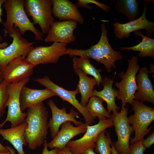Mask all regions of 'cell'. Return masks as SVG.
I'll return each instance as SVG.
<instances>
[{
	"label": "cell",
	"instance_id": "1",
	"mask_svg": "<svg viewBox=\"0 0 154 154\" xmlns=\"http://www.w3.org/2000/svg\"><path fill=\"white\" fill-rule=\"evenodd\" d=\"M101 36L96 44L86 49L67 48L64 54L72 57L84 56L94 59L103 64L107 72L110 73L112 68H116L115 62L122 59L123 56L120 52L115 50L110 46L108 37V31L104 23L101 24Z\"/></svg>",
	"mask_w": 154,
	"mask_h": 154
},
{
	"label": "cell",
	"instance_id": "2",
	"mask_svg": "<svg viewBox=\"0 0 154 154\" xmlns=\"http://www.w3.org/2000/svg\"><path fill=\"white\" fill-rule=\"evenodd\" d=\"M24 133L29 149L34 150L44 144L48 133V111L43 102L27 109Z\"/></svg>",
	"mask_w": 154,
	"mask_h": 154
},
{
	"label": "cell",
	"instance_id": "3",
	"mask_svg": "<svg viewBox=\"0 0 154 154\" xmlns=\"http://www.w3.org/2000/svg\"><path fill=\"white\" fill-rule=\"evenodd\" d=\"M25 2L24 0H5L2 5L7 14L6 22L2 23L4 27V37L12 33L14 28H17L22 35L30 31L34 34L35 40L42 41L43 34L29 18L25 9Z\"/></svg>",
	"mask_w": 154,
	"mask_h": 154
},
{
	"label": "cell",
	"instance_id": "4",
	"mask_svg": "<svg viewBox=\"0 0 154 154\" xmlns=\"http://www.w3.org/2000/svg\"><path fill=\"white\" fill-rule=\"evenodd\" d=\"M131 105L134 113L128 117V119L134 132V136L130 138L131 144L144 139L152 128V126L149 128L148 127L154 120V107L135 100Z\"/></svg>",
	"mask_w": 154,
	"mask_h": 154
},
{
	"label": "cell",
	"instance_id": "5",
	"mask_svg": "<svg viewBox=\"0 0 154 154\" xmlns=\"http://www.w3.org/2000/svg\"><path fill=\"white\" fill-rule=\"evenodd\" d=\"M128 65L125 72L122 71L119 74L121 80L115 82V86L118 89L117 99L122 102L121 109L125 107L127 103L131 104L134 100V95L137 90L136 75L140 68L138 64L137 56H133L131 59L128 60Z\"/></svg>",
	"mask_w": 154,
	"mask_h": 154
},
{
	"label": "cell",
	"instance_id": "6",
	"mask_svg": "<svg viewBox=\"0 0 154 154\" xmlns=\"http://www.w3.org/2000/svg\"><path fill=\"white\" fill-rule=\"evenodd\" d=\"M29 80L30 78H28L7 85V90L8 98L5 105V108H8L7 115L5 120L0 124V127L8 121L11 123V127L17 126L24 121L26 114L21 110L20 94L22 88Z\"/></svg>",
	"mask_w": 154,
	"mask_h": 154
},
{
	"label": "cell",
	"instance_id": "7",
	"mask_svg": "<svg viewBox=\"0 0 154 154\" xmlns=\"http://www.w3.org/2000/svg\"><path fill=\"white\" fill-rule=\"evenodd\" d=\"M25 7L33 24L39 25L43 35L47 33L55 21L52 14V0H26Z\"/></svg>",
	"mask_w": 154,
	"mask_h": 154
},
{
	"label": "cell",
	"instance_id": "8",
	"mask_svg": "<svg viewBox=\"0 0 154 154\" xmlns=\"http://www.w3.org/2000/svg\"><path fill=\"white\" fill-rule=\"evenodd\" d=\"M13 39L11 43L4 49H0V71H2L12 60L22 56L25 58L34 48L35 42H29L23 37L18 28L9 35Z\"/></svg>",
	"mask_w": 154,
	"mask_h": 154
},
{
	"label": "cell",
	"instance_id": "9",
	"mask_svg": "<svg viewBox=\"0 0 154 154\" xmlns=\"http://www.w3.org/2000/svg\"><path fill=\"white\" fill-rule=\"evenodd\" d=\"M128 107L111 115V118L114 127L117 140L112 144L118 154H129L130 135L133 133L129 124L127 115Z\"/></svg>",
	"mask_w": 154,
	"mask_h": 154
},
{
	"label": "cell",
	"instance_id": "10",
	"mask_svg": "<svg viewBox=\"0 0 154 154\" xmlns=\"http://www.w3.org/2000/svg\"><path fill=\"white\" fill-rule=\"evenodd\" d=\"M113 126L111 118L99 119L97 124L94 125H88L86 131L83 136L78 139L70 141L67 144L66 147L73 154H81L88 148H95L99 134Z\"/></svg>",
	"mask_w": 154,
	"mask_h": 154
},
{
	"label": "cell",
	"instance_id": "11",
	"mask_svg": "<svg viewBox=\"0 0 154 154\" xmlns=\"http://www.w3.org/2000/svg\"><path fill=\"white\" fill-rule=\"evenodd\" d=\"M33 80L55 93L63 101H66L74 107L82 115L85 123L92 125L96 118L92 116L85 107L81 105L76 98L79 92L76 89L74 91L65 89L53 82L47 76L42 78H35Z\"/></svg>",
	"mask_w": 154,
	"mask_h": 154
},
{
	"label": "cell",
	"instance_id": "12",
	"mask_svg": "<svg viewBox=\"0 0 154 154\" xmlns=\"http://www.w3.org/2000/svg\"><path fill=\"white\" fill-rule=\"evenodd\" d=\"M67 45L54 42L49 46L34 47L25 59L36 66L40 64L57 63L60 57L64 54Z\"/></svg>",
	"mask_w": 154,
	"mask_h": 154
},
{
	"label": "cell",
	"instance_id": "13",
	"mask_svg": "<svg viewBox=\"0 0 154 154\" xmlns=\"http://www.w3.org/2000/svg\"><path fill=\"white\" fill-rule=\"evenodd\" d=\"M36 66L20 56L11 61L1 72L3 80L8 84L29 78Z\"/></svg>",
	"mask_w": 154,
	"mask_h": 154
},
{
	"label": "cell",
	"instance_id": "14",
	"mask_svg": "<svg viewBox=\"0 0 154 154\" xmlns=\"http://www.w3.org/2000/svg\"><path fill=\"white\" fill-rule=\"evenodd\" d=\"M147 6L144 5L142 14L135 20L125 23L116 22L113 24L114 33L119 39L128 38L130 33L140 30L146 31L145 36L149 37L154 31V23L149 21L146 17Z\"/></svg>",
	"mask_w": 154,
	"mask_h": 154
},
{
	"label": "cell",
	"instance_id": "15",
	"mask_svg": "<svg viewBox=\"0 0 154 154\" xmlns=\"http://www.w3.org/2000/svg\"><path fill=\"white\" fill-rule=\"evenodd\" d=\"M78 23L72 21H55L51 25L44 39L46 42H56L67 44L75 40L74 31Z\"/></svg>",
	"mask_w": 154,
	"mask_h": 154
},
{
	"label": "cell",
	"instance_id": "16",
	"mask_svg": "<svg viewBox=\"0 0 154 154\" xmlns=\"http://www.w3.org/2000/svg\"><path fill=\"white\" fill-rule=\"evenodd\" d=\"M48 104L51 110L52 115L48 122V125L51 137L53 139L59 132L61 125L66 121L73 122L77 126L84 123L75 119V117H79L78 113L73 108H72L69 113H68L64 107L62 109L58 108L52 100H48Z\"/></svg>",
	"mask_w": 154,
	"mask_h": 154
},
{
	"label": "cell",
	"instance_id": "17",
	"mask_svg": "<svg viewBox=\"0 0 154 154\" xmlns=\"http://www.w3.org/2000/svg\"><path fill=\"white\" fill-rule=\"evenodd\" d=\"M52 14L59 21H72L81 24L84 19L77 4L68 0H52Z\"/></svg>",
	"mask_w": 154,
	"mask_h": 154
},
{
	"label": "cell",
	"instance_id": "18",
	"mask_svg": "<svg viewBox=\"0 0 154 154\" xmlns=\"http://www.w3.org/2000/svg\"><path fill=\"white\" fill-rule=\"evenodd\" d=\"M70 121H66L61 125V128L56 136L48 143V148H56L59 150L64 148L71 139L76 136L85 133L88 125L86 123L77 126H74Z\"/></svg>",
	"mask_w": 154,
	"mask_h": 154
},
{
	"label": "cell",
	"instance_id": "19",
	"mask_svg": "<svg viewBox=\"0 0 154 154\" xmlns=\"http://www.w3.org/2000/svg\"><path fill=\"white\" fill-rule=\"evenodd\" d=\"M136 76L137 92L134 95V100L141 102H147L154 104L153 86L149 76V73L147 67L140 68Z\"/></svg>",
	"mask_w": 154,
	"mask_h": 154
},
{
	"label": "cell",
	"instance_id": "20",
	"mask_svg": "<svg viewBox=\"0 0 154 154\" xmlns=\"http://www.w3.org/2000/svg\"><path fill=\"white\" fill-rule=\"evenodd\" d=\"M56 96L57 95L55 93L48 88L43 89H33L25 86L22 88L20 94L21 110L23 112L25 109Z\"/></svg>",
	"mask_w": 154,
	"mask_h": 154
},
{
	"label": "cell",
	"instance_id": "21",
	"mask_svg": "<svg viewBox=\"0 0 154 154\" xmlns=\"http://www.w3.org/2000/svg\"><path fill=\"white\" fill-rule=\"evenodd\" d=\"M116 74L115 72L112 79L108 77H105L101 82L103 89L101 91H98L94 89L93 91L92 96H98L105 101L107 105V110L111 114L115 113L119 110L120 107L116 103L115 98L118 96L117 90L113 87L115 77Z\"/></svg>",
	"mask_w": 154,
	"mask_h": 154
},
{
	"label": "cell",
	"instance_id": "22",
	"mask_svg": "<svg viewBox=\"0 0 154 154\" xmlns=\"http://www.w3.org/2000/svg\"><path fill=\"white\" fill-rule=\"evenodd\" d=\"M27 124L24 121L19 125L7 129H0V135L4 140L8 141L17 151L18 154H25L23 146L27 145L24 136Z\"/></svg>",
	"mask_w": 154,
	"mask_h": 154
},
{
	"label": "cell",
	"instance_id": "23",
	"mask_svg": "<svg viewBox=\"0 0 154 154\" xmlns=\"http://www.w3.org/2000/svg\"><path fill=\"white\" fill-rule=\"evenodd\" d=\"M75 73L78 76L79 80L76 89L81 94L80 104L85 107L90 98L92 96L94 86L97 84L95 79L89 77L84 73L80 69L74 70Z\"/></svg>",
	"mask_w": 154,
	"mask_h": 154
},
{
	"label": "cell",
	"instance_id": "24",
	"mask_svg": "<svg viewBox=\"0 0 154 154\" xmlns=\"http://www.w3.org/2000/svg\"><path fill=\"white\" fill-rule=\"evenodd\" d=\"M134 35L142 38V40L138 44L133 46L120 48L121 50H132L139 52L138 55L142 58L150 56L154 58V39L144 35L139 30L134 32Z\"/></svg>",
	"mask_w": 154,
	"mask_h": 154
},
{
	"label": "cell",
	"instance_id": "25",
	"mask_svg": "<svg viewBox=\"0 0 154 154\" xmlns=\"http://www.w3.org/2000/svg\"><path fill=\"white\" fill-rule=\"evenodd\" d=\"M72 60L74 70L80 69L86 74L93 76L97 82V86H99L102 80L100 74L102 70L97 69L91 63L90 58L84 56H74Z\"/></svg>",
	"mask_w": 154,
	"mask_h": 154
},
{
	"label": "cell",
	"instance_id": "26",
	"mask_svg": "<svg viewBox=\"0 0 154 154\" xmlns=\"http://www.w3.org/2000/svg\"><path fill=\"white\" fill-rule=\"evenodd\" d=\"M114 9L125 16L129 21L136 19L139 13L138 3L135 0H118Z\"/></svg>",
	"mask_w": 154,
	"mask_h": 154
},
{
	"label": "cell",
	"instance_id": "27",
	"mask_svg": "<svg viewBox=\"0 0 154 154\" xmlns=\"http://www.w3.org/2000/svg\"><path fill=\"white\" fill-rule=\"evenodd\" d=\"M104 101L100 98L92 96L90 98L85 107L90 114L99 119H104L111 118V114L104 107Z\"/></svg>",
	"mask_w": 154,
	"mask_h": 154
},
{
	"label": "cell",
	"instance_id": "28",
	"mask_svg": "<svg viewBox=\"0 0 154 154\" xmlns=\"http://www.w3.org/2000/svg\"><path fill=\"white\" fill-rule=\"evenodd\" d=\"M106 131L104 130L99 134L96 143L95 151L100 154H113L110 133L107 131L106 132Z\"/></svg>",
	"mask_w": 154,
	"mask_h": 154
},
{
	"label": "cell",
	"instance_id": "29",
	"mask_svg": "<svg viewBox=\"0 0 154 154\" xmlns=\"http://www.w3.org/2000/svg\"><path fill=\"white\" fill-rule=\"evenodd\" d=\"M8 84L4 80L0 84V117L5 112V105L8 98L7 87Z\"/></svg>",
	"mask_w": 154,
	"mask_h": 154
},
{
	"label": "cell",
	"instance_id": "30",
	"mask_svg": "<svg viewBox=\"0 0 154 154\" xmlns=\"http://www.w3.org/2000/svg\"><path fill=\"white\" fill-rule=\"evenodd\" d=\"M91 3L96 5L100 8L107 12H109L111 10V7L110 6L100 3L94 0H79L77 1V4L78 7H84L86 8L91 9L92 7L89 6L88 5Z\"/></svg>",
	"mask_w": 154,
	"mask_h": 154
},
{
	"label": "cell",
	"instance_id": "31",
	"mask_svg": "<svg viewBox=\"0 0 154 154\" xmlns=\"http://www.w3.org/2000/svg\"><path fill=\"white\" fill-rule=\"evenodd\" d=\"M143 139L135 142L129 145V154H144L146 148L143 143Z\"/></svg>",
	"mask_w": 154,
	"mask_h": 154
},
{
	"label": "cell",
	"instance_id": "32",
	"mask_svg": "<svg viewBox=\"0 0 154 154\" xmlns=\"http://www.w3.org/2000/svg\"><path fill=\"white\" fill-rule=\"evenodd\" d=\"M44 148L42 150V154H58L59 149L55 148L52 149L50 150L48 149V143L46 140L44 142L43 144ZM6 148L10 152L11 154H15V151L13 149L8 146H5Z\"/></svg>",
	"mask_w": 154,
	"mask_h": 154
},
{
	"label": "cell",
	"instance_id": "33",
	"mask_svg": "<svg viewBox=\"0 0 154 154\" xmlns=\"http://www.w3.org/2000/svg\"><path fill=\"white\" fill-rule=\"evenodd\" d=\"M154 143V132L153 131L145 139H143V143L146 148H149Z\"/></svg>",
	"mask_w": 154,
	"mask_h": 154
},
{
	"label": "cell",
	"instance_id": "34",
	"mask_svg": "<svg viewBox=\"0 0 154 154\" xmlns=\"http://www.w3.org/2000/svg\"><path fill=\"white\" fill-rule=\"evenodd\" d=\"M5 1V0H0V23H3L1 19V16L2 15V9L1 7ZM3 39V37L0 34V42L2 41Z\"/></svg>",
	"mask_w": 154,
	"mask_h": 154
},
{
	"label": "cell",
	"instance_id": "35",
	"mask_svg": "<svg viewBox=\"0 0 154 154\" xmlns=\"http://www.w3.org/2000/svg\"><path fill=\"white\" fill-rule=\"evenodd\" d=\"M58 154H73L70 151V149L67 147L62 150H59Z\"/></svg>",
	"mask_w": 154,
	"mask_h": 154
},
{
	"label": "cell",
	"instance_id": "36",
	"mask_svg": "<svg viewBox=\"0 0 154 154\" xmlns=\"http://www.w3.org/2000/svg\"><path fill=\"white\" fill-rule=\"evenodd\" d=\"M94 149L92 147L88 148L85 149L81 154H96L94 151Z\"/></svg>",
	"mask_w": 154,
	"mask_h": 154
},
{
	"label": "cell",
	"instance_id": "37",
	"mask_svg": "<svg viewBox=\"0 0 154 154\" xmlns=\"http://www.w3.org/2000/svg\"><path fill=\"white\" fill-rule=\"evenodd\" d=\"M9 151L5 146H4L0 143V152H6Z\"/></svg>",
	"mask_w": 154,
	"mask_h": 154
},
{
	"label": "cell",
	"instance_id": "38",
	"mask_svg": "<svg viewBox=\"0 0 154 154\" xmlns=\"http://www.w3.org/2000/svg\"><path fill=\"white\" fill-rule=\"evenodd\" d=\"M8 46V44L6 42L1 43H0V49H4Z\"/></svg>",
	"mask_w": 154,
	"mask_h": 154
},
{
	"label": "cell",
	"instance_id": "39",
	"mask_svg": "<svg viewBox=\"0 0 154 154\" xmlns=\"http://www.w3.org/2000/svg\"><path fill=\"white\" fill-rule=\"evenodd\" d=\"M111 151L113 154H118L112 143L111 144Z\"/></svg>",
	"mask_w": 154,
	"mask_h": 154
},
{
	"label": "cell",
	"instance_id": "40",
	"mask_svg": "<svg viewBox=\"0 0 154 154\" xmlns=\"http://www.w3.org/2000/svg\"><path fill=\"white\" fill-rule=\"evenodd\" d=\"M150 71H149L150 73H153V70H154V65L153 64H150Z\"/></svg>",
	"mask_w": 154,
	"mask_h": 154
},
{
	"label": "cell",
	"instance_id": "41",
	"mask_svg": "<svg viewBox=\"0 0 154 154\" xmlns=\"http://www.w3.org/2000/svg\"><path fill=\"white\" fill-rule=\"evenodd\" d=\"M3 81V80L2 76L1 73L0 71V84L2 83Z\"/></svg>",
	"mask_w": 154,
	"mask_h": 154
},
{
	"label": "cell",
	"instance_id": "42",
	"mask_svg": "<svg viewBox=\"0 0 154 154\" xmlns=\"http://www.w3.org/2000/svg\"><path fill=\"white\" fill-rule=\"evenodd\" d=\"M0 154H11V153L9 151L6 152H0Z\"/></svg>",
	"mask_w": 154,
	"mask_h": 154
}]
</instances>
